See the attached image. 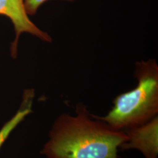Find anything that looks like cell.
<instances>
[{"label": "cell", "mask_w": 158, "mask_h": 158, "mask_svg": "<svg viewBox=\"0 0 158 158\" xmlns=\"http://www.w3.org/2000/svg\"><path fill=\"white\" fill-rule=\"evenodd\" d=\"M33 90H27L23 93L22 104L15 114L8 120L0 130V149L6 139L18 125L32 112V106L34 98Z\"/></svg>", "instance_id": "5b68a950"}, {"label": "cell", "mask_w": 158, "mask_h": 158, "mask_svg": "<svg viewBox=\"0 0 158 158\" xmlns=\"http://www.w3.org/2000/svg\"><path fill=\"white\" fill-rule=\"evenodd\" d=\"M0 15L7 17L14 25L15 38L11 48L12 56L17 55L19 38L23 33H28L42 40L51 42V36L36 27L29 18L24 0H0Z\"/></svg>", "instance_id": "3957f363"}, {"label": "cell", "mask_w": 158, "mask_h": 158, "mask_svg": "<svg viewBox=\"0 0 158 158\" xmlns=\"http://www.w3.org/2000/svg\"><path fill=\"white\" fill-rule=\"evenodd\" d=\"M125 132L127 138L120 149L138 150L145 158H158V116Z\"/></svg>", "instance_id": "277c9868"}, {"label": "cell", "mask_w": 158, "mask_h": 158, "mask_svg": "<svg viewBox=\"0 0 158 158\" xmlns=\"http://www.w3.org/2000/svg\"><path fill=\"white\" fill-rule=\"evenodd\" d=\"M125 131L111 128L78 103L74 115L63 114L52 126L41 154L45 158H121Z\"/></svg>", "instance_id": "6da1fadb"}, {"label": "cell", "mask_w": 158, "mask_h": 158, "mask_svg": "<svg viewBox=\"0 0 158 158\" xmlns=\"http://www.w3.org/2000/svg\"><path fill=\"white\" fill-rule=\"evenodd\" d=\"M49 0H24L25 7L29 15H32L36 13L40 6ZM68 2H73L75 0H62Z\"/></svg>", "instance_id": "8992f818"}, {"label": "cell", "mask_w": 158, "mask_h": 158, "mask_svg": "<svg viewBox=\"0 0 158 158\" xmlns=\"http://www.w3.org/2000/svg\"><path fill=\"white\" fill-rule=\"evenodd\" d=\"M134 76L138 83L131 90L115 97L105 116L93 115L111 128L125 131L158 116V64L149 59L135 63Z\"/></svg>", "instance_id": "7a4b0ae2"}]
</instances>
